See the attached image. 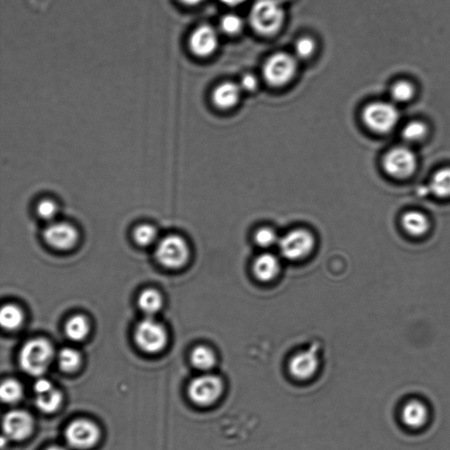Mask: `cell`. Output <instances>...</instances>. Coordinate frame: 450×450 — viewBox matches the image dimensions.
I'll list each match as a JSON object with an SVG mask.
<instances>
[{
    "label": "cell",
    "instance_id": "obj_7",
    "mask_svg": "<svg viewBox=\"0 0 450 450\" xmlns=\"http://www.w3.org/2000/svg\"><path fill=\"white\" fill-rule=\"evenodd\" d=\"M156 258L165 268L177 269L182 268L189 259V247L180 236H166L158 243Z\"/></svg>",
    "mask_w": 450,
    "mask_h": 450
},
{
    "label": "cell",
    "instance_id": "obj_13",
    "mask_svg": "<svg viewBox=\"0 0 450 450\" xmlns=\"http://www.w3.org/2000/svg\"><path fill=\"white\" fill-rule=\"evenodd\" d=\"M316 352L318 348L316 345L312 346L311 349L296 354L289 360V371L294 379L306 381L316 375L319 368V358Z\"/></svg>",
    "mask_w": 450,
    "mask_h": 450
},
{
    "label": "cell",
    "instance_id": "obj_16",
    "mask_svg": "<svg viewBox=\"0 0 450 450\" xmlns=\"http://www.w3.org/2000/svg\"><path fill=\"white\" fill-rule=\"evenodd\" d=\"M280 270V259L273 254L263 253L254 259L253 273L259 281H273L279 274Z\"/></svg>",
    "mask_w": 450,
    "mask_h": 450
},
{
    "label": "cell",
    "instance_id": "obj_8",
    "mask_svg": "<svg viewBox=\"0 0 450 450\" xmlns=\"http://www.w3.org/2000/svg\"><path fill=\"white\" fill-rule=\"evenodd\" d=\"M383 167L389 176L396 180H406L417 169V159L411 149L399 146L391 149L383 160Z\"/></svg>",
    "mask_w": 450,
    "mask_h": 450
},
{
    "label": "cell",
    "instance_id": "obj_29",
    "mask_svg": "<svg viewBox=\"0 0 450 450\" xmlns=\"http://www.w3.org/2000/svg\"><path fill=\"white\" fill-rule=\"evenodd\" d=\"M158 231L150 224L139 225L134 231V239L137 245L142 246H151L157 239Z\"/></svg>",
    "mask_w": 450,
    "mask_h": 450
},
{
    "label": "cell",
    "instance_id": "obj_25",
    "mask_svg": "<svg viewBox=\"0 0 450 450\" xmlns=\"http://www.w3.org/2000/svg\"><path fill=\"white\" fill-rule=\"evenodd\" d=\"M57 360H59V367L63 371L74 372L79 367L81 356L77 350L66 348L60 351Z\"/></svg>",
    "mask_w": 450,
    "mask_h": 450
},
{
    "label": "cell",
    "instance_id": "obj_17",
    "mask_svg": "<svg viewBox=\"0 0 450 450\" xmlns=\"http://www.w3.org/2000/svg\"><path fill=\"white\" fill-rule=\"evenodd\" d=\"M241 87L239 84L234 82H224L217 86L212 94V101L217 108L229 109L234 108L240 99Z\"/></svg>",
    "mask_w": 450,
    "mask_h": 450
},
{
    "label": "cell",
    "instance_id": "obj_24",
    "mask_svg": "<svg viewBox=\"0 0 450 450\" xmlns=\"http://www.w3.org/2000/svg\"><path fill=\"white\" fill-rule=\"evenodd\" d=\"M23 312L20 308L14 304H6L0 312V323L6 330L13 331L21 326L23 322Z\"/></svg>",
    "mask_w": 450,
    "mask_h": 450
},
{
    "label": "cell",
    "instance_id": "obj_30",
    "mask_svg": "<svg viewBox=\"0 0 450 450\" xmlns=\"http://www.w3.org/2000/svg\"><path fill=\"white\" fill-rule=\"evenodd\" d=\"M414 87L410 82H396L391 89V97L396 102H407L414 96Z\"/></svg>",
    "mask_w": 450,
    "mask_h": 450
},
{
    "label": "cell",
    "instance_id": "obj_37",
    "mask_svg": "<svg viewBox=\"0 0 450 450\" xmlns=\"http://www.w3.org/2000/svg\"><path fill=\"white\" fill-rule=\"evenodd\" d=\"M221 2L228 6H238L241 5L246 0H220Z\"/></svg>",
    "mask_w": 450,
    "mask_h": 450
},
{
    "label": "cell",
    "instance_id": "obj_12",
    "mask_svg": "<svg viewBox=\"0 0 450 450\" xmlns=\"http://www.w3.org/2000/svg\"><path fill=\"white\" fill-rule=\"evenodd\" d=\"M219 34L214 26L203 24L190 34L189 46L192 54L198 57L211 56L219 47Z\"/></svg>",
    "mask_w": 450,
    "mask_h": 450
},
{
    "label": "cell",
    "instance_id": "obj_21",
    "mask_svg": "<svg viewBox=\"0 0 450 450\" xmlns=\"http://www.w3.org/2000/svg\"><path fill=\"white\" fill-rule=\"evenodd\" d=\"M64 330L67 337L71 341H80L89 335L90 324L86 316L75 315L68 320Z\"/></svg>",
    "mask_w": 450,
    "mask_h": 450
},
{
    "label": "cell",
    "instance_id": "obj_9",
    "mask_svg": "<svg viewBox=\"0 0 450 450\" xmlns=\"http://www.w3.org/2000/svg\"><path fill=\"white\" fill-rule=\"evenodd\" d=\"M136 345L144 352L156 354L165 348L167 343V334L161 324L151 316L142 320L135 329Z\"/></svg>",
    "mask_w": 450,
    "mask_h": 450
},
{
    "label": "cell",
    "instance_id": "obj_20",
    "mask_svg": "<svg viewBox=\"0 0 450 450\" xmlns=\"http://www.w3.org/2000/svg\"><path fill=\"white\" fill-rule=\"evenodd\" d=\"M190 360L194 368L204 372L211 371L216 364L214 351L206 346H198L194 348Z\"/></svg>",
    "mask_w": 450,
    "mask_h": 450
},
{
    "label": "cell",
    "instance_id": "obj_11",
    "mask_svg": "<svg viewBox=\"0 0 450 450\" xmlns=\"http://www.w3.org/2000/svg\"><path fill=\"white\" fill-rule=\"evenodd\" d=\"M100 438V430L94 423L87 419L71 422L66 430V439L71 447L87 449L94 447Z\"/></svg>",
    "mask_w": 450,
    "mask_h": 450
},
{
    "label": "cell",
    "instance_id": "obj_39",
    "mask_svg": "<svg viewBox=\"0 0 450 450\" xmlns=\"http://www.w3.org/2000/svg\"><path fill=\"white\" fill-rule=\"evenodd\" d=\"M280 1H281L282 4H284V3H285V2H289V1H291V0H280Z\"/></svg>",
    "mask_w": 450,
    "mask_h": 450
},
{
    "label": "cell",
    "instance_id": "obj_31",
    "mask_svg": "<svg viewBox=\"0 0 450 450\" xmlns=\"http://www.w3.org/2000/svg\"><path fill=\"white\" fill-rule=\"evenodd\" d=\"M243 26V20L239 15L230 14L224 15V16L221 19V29H222L224 33L230 34V36H234V34H239L241 31Z\"/></svg>",
    "mask_w": 450,
    "mask_h": 450
},
{
    "label": "cell",
    "instance_id": "obj_36",
    "mask_svg": "<svg viewBox=\"0 0 450 450\" xmlns=\"http://www.w3.org/2000/svg\"><path fill=\"white\" fill-rule=\"evenodd\" d=\"M179 2L183 6H196L203 3L204 0H178Z\"/></svg>",
    "mask_w": 450,
    "mask_h": 450
},
{
    "label": "cell",
    "instance_id": "obj_19",
    "mask_svg": "<svg viewBox=\"0 0 450 450\" xmlns=\"http://www.w3.org/2000/svg\"><path fill=\"white\" fill-rule=\"evenodd\" d=\"M429 191L440 199L450 198V167L438 170L429 183Z\"/></svg>",
    "mask_w": 450,
    "mask_h": 450
},
{
    "label": "cell",
    "instance_id": "obj_32",
    "mask_svg": "<svg viewBox=\"0 0 450 450\" xmlns=\"http://www.w3.org/2000/svg\"><path fill=\"white\" fill-rule=\"evenodd\" d=\"M295 49L296 55L301 59H308V57L314 54L316 49V44L312 38L304 36L296 41Z\"/></svg>",
    "mask_w": 450,
    "mask_h": 450
},
{
    "label": "cell",
    "instance_id": "obj_18",
    "mask_svg": "<svg viewBox=\"0 0 450 450\" xmlns=\"http://www.w3.org/2000/svg\"><path fill=\"white\" fill-rule=\"evenodd\" d=\"M401 224L406 234L415 238L428 234L431 226L429 217L418 211H410L404 214Z\"/></svg>",
    "mask_w": 450,
    "mask_h": 450
},
{
    "label": "cell",
    "instance_id": "obj_33",
    "mask_svg": "<svg viewBox=\"0 0 450 450\" xmlns=\"http://www.w3.org/2000/svg\"><path fill=\"white\" fill-rule=\"evenodd\" d=\"M37 214L44 220L51 221L57 214V206L51 200L41 201L37 206Z\"/></svg>",
    "mask_w": 450,
    "mask_h": 450
},
{
    "label": "cell",
    "instance_id": "obj_28",
    "mask_svg": "<svg viewBox=\"0 0 450 450\" xmlns=\"http://www.w3.org/2000/svg\"><path fill=\"white\" fill-rule=\"evenodd\" d=\"M428 133L426 125L422 121H414L408 123L403 129L404 139L409 143H416L422 140Z\"/></svg>",
    "mask_w": 450,
    "mask_h": 450
},
{
    "label": "cell",
    "instance_id": "obj_27",
    "mask_svg": "<svg viewBox=\"0 0 450 450\" xmlns=\"http://www.w3.org/2000/svg\"><path fill=\"white\" fill-rule=\"evenodd\" d=\"M254 243L262 249H269L279 243V236L272 228L262 227L255 231L254 236Z\"/></svg>",
    "mask_w": 450,
    "mask_h": 450
},
{
    "label": "cell",
    "instance_id": "obj_1",
    "mask_svg": "<svg viewBox=\"0 0 450 450\" xmlns=\"http://www.w3.org/2000/svg\"><path fill=\"white\" fill-rule=\"evenodd\" d=\"M251 28L263 36L279 32L285 20V11L280 0H257L251 7L249 17Z\"/></svg>",
    "mask_w": 450,
    "mask_h": 450
},
{
    "label": "cell",
    "instance_id": "obj_5",
    "mask_svg": "<svg viewBox=\"0 0 450 450\" xmlns=\"http://www.w3.org/2000/svg\"><path fill=\"white\" fill-rule=\"evenodd\" d=\"M297 62L295 57L286 52H277L266 61L263 77L274 87L284 86L295 77Z\"/></svg>",
    "mask_w": 450,
    "mask_h": 450
},
{
    "label": "cell",
    "instance_id": "obj_23",
    "mask_svg": "<svg viewBox=\"0 0 450 450\" xmlns=\"http://www.w3.org/2000/svg\"><path fill=\"white\" fill-rule=\"evenodd\" d=\"M62 394L52 388L51 390L36 394V405L40 411L45 414L54 413L62 403Z\"/></svg>",
    "mask_w": 450,
    "mask_h": 450
},
{
    "label": "cell",
    "instance_id": "obj_3",
    "mask_svg": "<svg viewBox=\"0 0 450 450\" xmlns=\"http://www.w3.org/2000/svg\"><path fill=\"white\" fill-rule=\"evenodd\" d=\"M362 119L372 131L386 134L398 124L399 113L391 103L376 101L366 106L362 112Z\"/></svg>",
    "mask_w": 450,
    "mask_h": 450
},
{
    "label": "cell",
    "instance_id": "obj_15",
    "mask_svg": "<svg viewBox=\"0 0 450 450\" xmlns=\"http://www.w3.org/2000/svg\"><path fill=\"white\" fill-rule=\"evenodd\" d=\"M33 426L32 417L24 411H11L3 419L4 432L11 440L26 439L32 433Z\"/></svg>",
    "mask_w": 450,
    "mask_h": 450
},
{
    "label": "cell",
    "instance_id": "obj_26",
    "mask_svg": "<svg viewBox=\"0 0 450 450\" xmlns=\"http://www.w3.org/2000/svg\"><path fill=\"white\" fill-rule=\"evenodd\" d=\"M0 396L6 404L17 403L22 396V387L16 380L6 379L0 387Z\"/></svg>",
    "mask_w": 450,
    "mask_h": 450
},
{
    "label": "cell",
    "instance_id": "obj_14",
    "mask_svg": "<svg viewBox=\"0 0 450 450\" xmlns=\"http://www.w3.org/2000/svg\"><path fill=\"white\" fill-rule=\"evenodd\" d=\"M44 238L49 246L55 249H71L79 239L77 230L72 225L64 222L52 223L46 227Z\"/></svg>",
    "mask_w": 450,
    "mask_h": 450
},
{
    "label": "cell",
    "instance_id": "obj_6",
    "mask_svg": "<svg viewBox=\"0 0 450 450\" xmlns=\"http://www.w3.org/2000/svg\"><path fill=\"white\" fill-rule=\"evenodd\" d=\"M281 256L297 261L310 255L315 246L314 236L305 229H296L280 238L278 243Z\"/></svg>",
    "mask_w": 450,
    "mask_h": 450
},
{
    "label": "cell",
    "instance_id": "obj_34",
    "mask_svg": "<svg viewBox=\"0 0 450 450\" xmlns=\"http://www.w3.org/2000/svg\"><path fill=\"white\" fill-rule=\"evenodd\" d=\"M239 86L242 91H254L257 89L258 79L254 74H246L240 80Z\"/></svg>",
    "mask_w": 450,
    "mask_h": 450
},
{
    "label": "cell",
    "instance_id": "obj_10",
    "mask_svg": "<svg viewBox=\"0 0 450 450\" xmlns=\"http://www.w3.org/2000/svg\"><path fill=\"white\" fill-rule=\"evenodd\" d=\"M431 411L428 403L418 398L406 400L399 409V421L411 431H419L429 425Z\"/></svg>",
    "mask_w": 450,
    "mask_h": 450
},
{
    "label": "cell",
    "instance_id": "obj_22",
    "mask_svg": "<svg viewBox=\"0 0 450 450\" xmlns=\"http://www.w3.org/2000/svg\"><path fill=\"white\" fill-rule=\"evenodd\" d=\"M139 305L149 316L158 314L163 306L161 295L154 289H148L140 294Z\"/></svg>",
    "mask_w": 450,
    "mask_h": 450
},
{
    "label": "cell",
    "instance_id": "obj_38",
    "mask_svg": "<svg viewBox=\"0 0 450 450\" xmlns=\"http://www.w3.org/2000/svg\"><path fill=\"white\" fill-rule=\"evenodd\" d=\"M47 450H66L62 447H59V446H53V447L49 448Z\"/></svg>",
    "mask_w": 450,
    "mask_h": 450
},
{
    "label": "cell",
    "instance_id": "obj_4",
    "mask_svg": "<svg viewBox=\"0 0 450 450\" xmlns=\"http://www.w3.org/2000/svg\"><path fill=\"white\" fill-rule=\"evenodd\" d=\"M224 381L212 374L196 377L189 386V396L196 405L203 407L214 405L223 396Z\"/></svg>",
    "mask_w": 450,
    "mask_h": 450
},
{
    "label": "cell",
    "instance_id": "obj_2",
    "mask_svg": "<svg viewBox=\"0 0 450 450\" xmlns=\"http://www.w3.org/2000/svg\"><path fill=\"white\" fill-rule=\"evenodd\" d=\"M54 358V349L44 339H34L22 346L20 353L21 367L26 373L34 376L43 375Z\"/></svg>",
    "mask_w": 450,
    "mask_h": 450
},
{
    "label": "cell",
    "instance_id": "obj_35",
    "mask_svg": "<svg viewBox=\"0 0 450 450\" xmlns=\"http://www.w3.org/2000/svg\"><path fill=\"white\" fill-rule=\"evenodd\" d=\"M53 385L49 381L44 379H38L34 384V390L36 394H44V392L51 390Z\"/></svg>",
    "mask_w": 450,
    "mask_h": 450
}]
</instances>
